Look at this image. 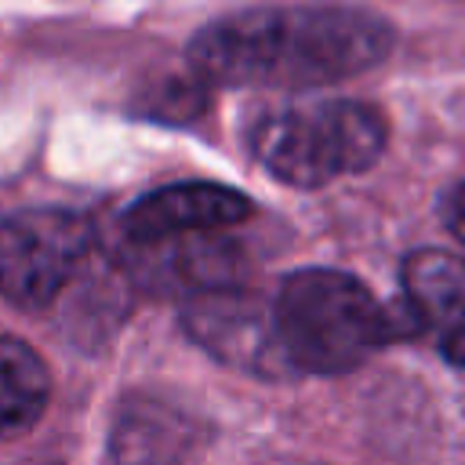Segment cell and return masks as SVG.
Wrapping results in <instances>:
<instances>
[{
	"label": "cell",
	"mask_w": 465,
	"mask_h": 465,
	"mask_svg": "<svg viewBox=\"0 0 465 465\" xmlns=\"http://www.w3.org/2000/svg\"><path fill=\"white\" fill-rule=\"evenodd\" d=\"M392 25L356 7H254L203 25L189 65L218 87H323L381 65Z\"/></svg>",
	"instance_id": "cell-1"
},
{
	"label": "cell",
	"mask_w": 465,
	"mask_h": 465,
	"mask_svg": "<svg viewBox=\"0 0 465 465\" xmlns=\"http://www.w3.org/2000/svg\"><path fill=\"white\" fill-rule=\"evenodd\" d=\"M272 305L294 374H345L400 334L371 287L341 269L291 272Z\"/></svg>",
	"instance_id": "cell-2"
},
{
	"label": "cell",
	"mask_w": 465,
	"mask_h": 465,
	"mask_svg": "<svg viewBox=\"0 0 465 465\" xmlns=\"http://www.w3.org/2000/svg\"><path fill=\"white\" fill-rule=\"evenodd\" d=\"M389 124L381 109L356 98L280 105L251 127L254 160L294 189H320L334 178L363 174L381 160Z\"/></svg>",
	"instance_id": "cell-3"
},
{
	"label": "cell",
	"mask_w": 465,
	"mask_h": 465,
	"mask_svg": "<svg viewBox=\"0 0 465 465\" xmlns=\"http://www.w3.org/2000/svg\"><path fill=\"white\" fill-rule=\"evenodd\" d=\"M94 251V225L69 207H25L0 218V298L47 309Z\"/></svg>",
	"instance_id": "cell-4"
},
{
	"label": "cell",
	"mask_w": 465,
	"mask_h": 465,
	"mask_svg": "<svg viewBox=\"0 0 465 465\" xmlns=\"http://www.w3.org/2000/svg\"><path fill=\"white\" fill-rule=\"evenodd\" d=\"M185 334L218 363L254 378H287L291 360L280 341L276 305L247 287H222L182 302Z\"/></svg>",
	"instance_id": "cell-5"
},
{
	"label": "cell",
	"mask_w": 465,
	"mask_h": 465,
	"mask_svg": "<svg viewBox=\"0 0 465 465\" xmlns=\"http://www.w3.org/2000/svg\"><path fill=\"white\" fill-rule=\"evenodd\" d=\"M127 276L153 294H207L236 287L247 272L243 251L225 232L174 236L160 243H127Z\"/></svg>",
	"instance_id": "cell-6"
},
{
	"label": "cell",
	"mask_w": 465,
	"mask_h": 465,
	"mask_svg": "<svg viewBox=\"0 0 465 465\" xmlns=\"http://www.w3.org/2000/svg\"><path fill=\"white\" fill-rule=\"evenodd\" d=\"M207 432L196 411L142 389L120 400L109 429V454L116 465H196Z\"/></svg>",
	"instance_id": "cell-7"
},
{
	"label": "cell",
	"mask_w": 465,
	"mask_h": 465,
	"mask_svg": "<svg viewBox=\"0 0 465 465\" xmlns=\"http://www.w3.org/2000/svg\"><path fill=\"white\" fill-rule=\"evenodd\" d=\"M254 214V203L218 182H174L138 196L120 214L127 243H160L196 232H225Z\"/></svg>",
	"instance_id": "cell-8"
},
{
	"label": "cell",
	"mask_w": 465,
	"mask_h": 465,
	"mask_svg": "<svg viewBox=\"0 0 465 465\" xmlns=\"http://www.w3.org/2000/svg\"><path fill=\"white\" fill-rule=\"evenodd\" d=\"M403 294L418 320L447 331L465 327V258L450 251H414L400 269Z\"/></svg>",
	"instance_id": "cell-9"
},
{
	"label": "cell",
	"mask_w": 465,
	"mask_h": 465,
	"mask_svg": "<svg viewBox=\"0 0 465 465\" xmlns=\"http://www.w3.org/2000/svg\"><path fill=\"white\" fill-rule=\"evenodd\" d=\"M51 392L54 381L44 356L29 341L0 334V436L33 429L44 418Z\"/></svg>",
	"instance_id": "cell-10"
},
{
	"label": "cell",
	"mask_w": 465,
	"mask_h": 465,
	"mask_svg": "<svg viewBox=\"0 0 465 465\" xmlns=\"http://www.w3.org/2000/svg\"><path fill=\"white\" fill-rule=\"evenodd\" d=\"M440 214H443V225L454 232V240L465 243V182H458V185H450L443 193Z\"/></svg>",
	"instance_id": "cell-11"
},
{
	"label": "cell",
	"mask_w": 465,
	"mask_h": 465,
	"mask_svg": "<svg viewBox=\"0 0 465 465\" xmlns=\"http://www.w3.org/2000/svg\"><path fill=\"white\" fill-rule=\"evenodd\" d=\"M443 356H447L458 371H465V327H461V331H450V334L443 338Z\"/></svg>",
	"instance_id": "cell-12"
}]
</instances>
